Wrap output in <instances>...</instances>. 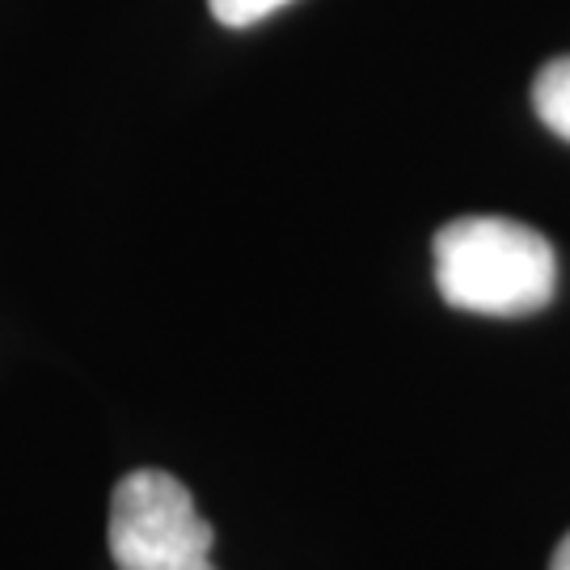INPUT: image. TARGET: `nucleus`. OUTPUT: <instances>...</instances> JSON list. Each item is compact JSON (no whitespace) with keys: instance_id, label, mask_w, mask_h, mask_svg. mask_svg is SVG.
Listing matches in <instances>:
<instances>
[{"instance_id":"nucleus-1","label":"nucleus","mask_w":570,"mask_h":570,"mask_svg":"<svg viewBox=\"0 0 570 570\" xmlns=\"http://www.w3.org/2000/svg\"><path fill=\"white\" fill-rule=\"evenodd\" d=\"M435 287L452 308L529 317L553 301L558 258L537 228L503 216H461L435 233Z\"/></svg>"},{"instance_id":"nucleus-2","label":"nucleus","mask_w":570,"mask_h":570,"mask_svg":"<svg viewBox=\"0 0 570 570\" xmlns=\"http://www.w3.org/2000/svg\"><path fill=\"white\" fill-rule=\"evenodd\" d=\"M216 532L165 469H131L110 494L106 546L119 570H216Z\"/></svg>"},{"instance_id":"nucleus-3","label":"nucleus","mask_w":570,"mask_h":570,"mask_svg":"<svg viewBox=\"0 0 570 570\" xmlns=\"http://www.w3.org/2000/svg\"><path fill=\"white\" fill-rule=\"evenodd\" d=\"M532 110L553 136L570 144V56L550 60L532 81Z\"/></svg>"},{"instance_id":"nucleus-4","label":"nucleus","mask_w":570,"mask_h":570,"mask_svg":"<svg viewBox=\"0 0 570 570\" xmlns=\"http://www.w3.org/2000/svg\"><path fill=\"white\" fill-rule=\"evenodd\" d=\"M292 0H207L212 18L228 26V30H242V26H254V21L271 18L275 9H284Z\"/></svg>"},{"instance_id":"nucleus-5","label":"nucleus","mask_w":570,"mask_h":570,"mask_svg":"<svg viewBox=\"0 0 570 570\" xmlns=\"http://www.w3.org/2000/svg\"><path fill=\"white\" fill-rule=\"evenodd\" d=\"M550 570H570V532L562 537V546L553 550V562H550Z\"/></svg>"}]
</instances>
